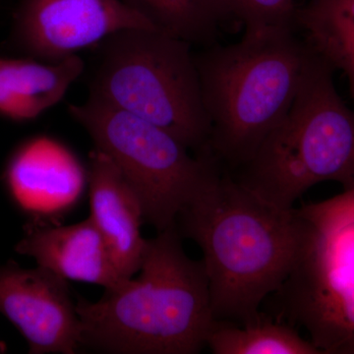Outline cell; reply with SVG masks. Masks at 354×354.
Segmentation results:
<instances>
[{"label": "cell", "mask_w": 354, "mask_h": 354, "mask_svg": "<svg viewBox=\"0 0 354 354\" xmlns=\"http://www.w3.org/2000/svg\"><path fill=\"white\" fill-rule=\"evenodd\" d=\"M176 227L201 248L214 318L239 325L259 318L316 230L299 209L266 201L223 169L184 205Z\"/></svg>", "instance_id": "6da1fadb"}, {"label": "cell", "mask_w": 354, "mask_h": 354, "mask_svg": "<svg viewBox=\"0 0 354 354\" xmlns=\"http://www.w3.org/2000/svg\"><path fill=\"white\" fill-rule=\"evenodd\" d=\"M137 279L80 298L81 346L109 353L196 354L216 319L203 261L186 255L174 227L147 239Z\"/></svg>", "instance_id": "7a4b0ae2"}, {"label": "cell", "mask_w": 354, "mask_h": 354, "mask_svg": "<svg viewBox=\"0 0 354 354\" xmlns=\"http://www.w3.org/2000/svg\"><path fill=\"white\" fill-rule=\"evenodd\" d=\"M199 50L209 153L225 171H234L290 109L313 51L293 29L245 30L237 43Z\"/></svg>", "instance_id": "3957f363"}, {"label": "cell", "mask_w": 354, "mask_h": 354, "mask_svg": "<svg viewBox=\"0 0 354 354\" xmlns=\"http://www.w3.org/2000/svg\"><path fill=\"white\" fill-rule=\"evenodd\" d=\"M334 71L313 51L290 109L252 158L230 172L235 180L286 209L323 181L354 189V111L339 97Z\"/></svg>", "instance_id": "277c9868"}, {"label": "cell", "mask_w": 354, "mask_h": 354, "mask_svg": "<svg viewBox=\"0 0 354 354\" xmlns=\"http://www.w3.org/2000/svg\"><path fill=\"white\" fill-rule=\"evenodd\" d=\"M97 48L88 97L162 128L193 153L211 155L193 46L152 28H129Z\"/></svg>", "instance_id": "5b68a950"}, {"label": "cell", "mask_w": 354, "mask_h": 354, "mask_svg": "<svg viewBox=\"0 0 354 354\" xmlns=\"http://www.w3.org/2000/svg\"><path fill=\"white\" fill-rule=\"evenodd\" d=\"M68 113L113 160L158 232L174 227L184 205L223 169L213 156L191 155L162 128L94 97L70 104Z\"/></svg>", "instance_id": "8992f818"}, {"label": "cell", "mask_w": 354, "mask_h": 354, "mask_svg": "<svg viewBox=\"0 0 354 354\" xmlns=\"http://www.w3.org/2000/svg\"><path fill=\"white\" fill-rule=\"evenodd\" d=\"M277 292L281 315L304 328L321 354H354V221L316 228Z\"/></svg>", "instance_id": "52a82bcc"}, {"label": "cell", "mask_w": 354, "mask_h": 354, "mask_svg": "<svg viewBox=\"0 0 354 354\" xmlns=\"http://www.w3.org/2000/svg\"><path fill=\"white\" fill-rule=\"evenodd\" d=\"M129 28L155 29L121 0H19L10 44L26 57L58 62Z\"/></svg>", "instance_id": "ba28073f"}, {"label": "cell", "mask_w": 354, "mask_h": 354, "mask_svg": "<svg viewBox=\"0 0 354 354\" xmlns=\"http://www.w3.org/2000/svg\"><path fill=\"white\" fill-rule=\"evenodd\" d=\"M0 313L20 330L30 353L73 354L81 346V323L66 279L14 261L0 263Z\"/></svg>", "instance_id": "9c48e42d"}, {"label": "cell", "mask_w": 354, "mask_h": 354, "mask_svg": "<svg viewBox=\"0 0 354 354\" xmlns=\"http://www.w3.org/2000/svg\"><path fill=\"white\" fill-rule=\"evenodd\" d=\"M87 179L91 216L123 279L140 271L147 239L143 211L136 193L113 160L95 148L88 155Z\"/></svg>", "instance_id": "30bf717a"}, {"label": "cell", "mask_w": 354, "mask_h": 354, "mask_svg": "<svg viewBox=\"0 0 354 354\" xmlns=\"http://www.w3.org/2000/svg\"><path fill=\"white\" fill-rule=\"evenodd\" d=\"M15 250L66 281L111 290L128 279L116 270L106 241L91 218L70 225H50L35 218L25 227Z\"/></svg>", "instance_id": "8fae6325"}, {"label": "cell", "mask_w": 354, "mask_h": 354, "mask_svg": "<svg viewBox=\"0 0 354 354\" xmlns=\"http://www.w3.org/2000/svg\"><path fill=\"white\" fill-rule=\"evenodd\" d=\"M6 181L21 208L41 216L73 201L82 187L83 176L80 165L66 149L39 137L14 153Z\"/></svg>", "instance_id": "7c38bea8"}, {"label": "cell", "mask_w": 354, "mask_h": 354, "mask_svg": "<svg viewBox=\"0 0 354 354\" xmlns=\"http://www.w3.org/2000/svg\"><path fill=\"white\" fill-rule=\"evenodd\" d=\"M84 70L78 55L58 62L0 55V115L17 122L36 120L64 100Z\"/></svg>", "instance_id": "4fadbf2b"}, {"label": "cell", "mask_w": 354, "mask_h": 354, "mask_svg": "<svg viewBox=\"0 0 354 354\" xmlns=\"http://www.w3.org/2000/svg\"><path fill=\"white\" fill-rule=\"evenodd\" d=\"M295 32L319 57L348 77L354 102V0H306Z\"/></svg>", "instance_id": "5bb4252c"}, {"label": "cell", "mask_w": 354, "mask_h": 354, "mask_svg": "<svg viewBox=\"0 0 354 354\" xmlns=\"http://www.w3.org/2000/svg\"><path fill=\"white\" fill-rule=\"evenodd\" d=\"M155 29L193 48L218 43L221 29L235 18L230 0H121Z\"/></svg>", "instance_id": "9a60e30c"}, {"label": "cell", "mask_w": 354, "mask_h": 354, "mask_svg": "<svg viewBox=\"0 0 354 354\" xmlns=\"http://www.w3.org/2000/svg\"><path fill=\"white\" fill-rule=\"evenodd\" d=\"M206 346L214 354H321L292 327L262 314L243 325L216 320Z\"/></svg>", "instance_id": "2e32d148"}, {"label": "cell", "mask_w": 354, "mask_h": 354, "mask_svg": "<svg viewBox=\"0 0 354 354\" xmlns=\"http://www.w3.org/2000/svg\"><path fill=\"white\" fill-rule=\"evenodd\" d=\"M236 19L245 30H295L297 0H230Z\"/></svg>", "instance_id": "e0dca14e"}, {"label": "cell", "mask_w": 354, "mask_h": 354, "mask_svg": "<svg viewBox=\"0 0 354 354\" xmlns=\"http://www.w3.org/2000/svg\"><path fill=\"white\" fill-rule=\"evenodd\" d=\"M299 209L317 230H335L354 221V189L344 191L332 199L307 205Z\"/></svg>", "instance_id": "ac0fdd59"}, {"label": "cell", "mask_w": 354, "mask_h": 354, "mask_svg": "<svg viewBox=\"0 0 354 354\" xmlns=\"http://www.w3.org/2000/svg\"><path fill=\"white\" fill-rule=\"evenodd\" d=\"M0 351H4V346L1 344H0Z\"/></svg>", "instance_id": "d6986e66"}]
</instances>
